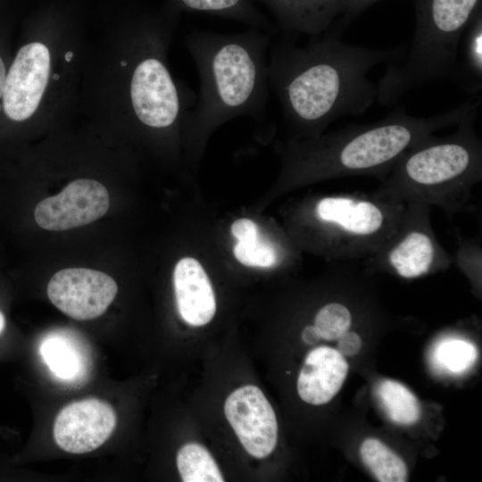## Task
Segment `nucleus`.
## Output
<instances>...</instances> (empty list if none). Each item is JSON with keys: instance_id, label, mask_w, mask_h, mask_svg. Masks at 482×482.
Segmentation results:
<instances>
[{"instance_id": "39448f33", "label": "nucleus", "mask_w": 482, "mask_h": 482, "mask_svg": "<svg viewBox=\"0 0 482 482\" xmlns=\"http://www.w3.org/2000/svg\"><path fill=\"white\" fill-rule=\"evenodd\" d=\"M414 37L403 59L387 65L377 100L390 105L411 89L434 80L454 82L462 34L481 0H413Z\"/></svg>"}, {"instance_id": "6e6552de", "label": "nucleus", "mask_w": 482, "mask_h": 482, "mask_svg": "<svg viewBox=\"0 0 482 482\" xmlns=\"http://www.w3.org/2000/svg\"><path fill=\"white\" fill-rule=\"evenodd\" d=\"M129 97L137 119L152 129H169L187 118L196 101L187 87L179 88L162 58L140 60L131 73Z\"/></svg>"}, {"instance_id": "4be33fe9", "label": "nucleus", "mask_w": 482, "mask_h": 482, "mask_svg": "<svg viewBox=\"0 0 482 482\" xmlns=\"http://www.w3.org/2000/svg\"><path fill=\"white\" fill-rule=\"evenodd\" d=\"M435 360L444 370L461 373L470 369L478 358L475 345L466 340L447 338L435 350Z\"/></svg>"}, {"instance_id": "cd10ccee", "label": "nucleus", "mask_w": 482, "mask_h": 482, "mask_svg": "<svg viewBox=\"0 0 482 482\" xmlns=\"http://www.w3.org/2000/svg\"><path fill=\"white\" fill-rule=\"evenodd\" d=\"M231 232L238 241H249L258 238V227L249 219H238L231 225Z\"/></svg>"}, {"instance_id": "a211bd4d", "label": "nucleus", "mask_w": 482, "mask_h": 482, "mask_svg": "<svg viewBox=\"0 0 482 482\" xmlns=\"http://www.w3.org/2000/svg\"><path fill=\"white\" fill-rule=\"evenodd\" d=\"M360 455L363 463L378 481H407L405 462L380 440L373 437L365 439L360 446Z\"/></svg>"}, {"instance_id": "7ed1b4c3", "label": "nucleus", "mask_w": 482, "mask_h": 482, "mask_svg": "<svg viewBox=\"0 0 482 482\" xmlns=\"http://www.w3.org/2000/svg\"><path fill=\"white\" fill-rule=\"evenodd\" d=\"M272 35L254 28L229 34L189 33L186 47L200 81L195 104L186 118L191 131L205 134L231 118L267 112Z\"/></svg>"}, {"instance_id": "473e14b6", "label": "nucleus", "mask_w": 482, "mask_h": 482, "mask_svg": "<svg viewBox=\"0 0 482 482\" xmlns=\"http://www.w3.org/2000/svg\"><path fill=\"white\" fill-rule=\"evenodd\" d=\"M128 64L126 61H120V66L125 67Z\"/></svg>"}, {"instance_id": "1a4fd4ad", "label": "nucleus", "mask_w": 482, "mask_h": 482, "mask_svg": "<svg viewBox=\"0 0 482 482\" xmlns=\"http://www.w3.org/2000/svg\"><path fill=\"white\" fill-rule=\"evenodd\" d=\"M52 303L64 314L78 320L101 316L115 298V280L99 270L70 268L57 271L47 285Z\"/></svg>"}, {"instance_id": "393cba45", "label": "nucleus", "mask_w": 482, "mask_h": 482, "mask_svg": "<svg viewBox=\"0 0 482 482\" xmlns=\"http://www.w3.org/2000/svg\"><path fill=\"white\" fill-rule=\"evenodd\" d=\"M456 249L453 255V263L457 264L470 278L480 276L482 247L477 238H468L461 233H455Z\"/></svg>"}, {"instance_id": "5701e85b", "label": "nucleus", "mask_w": 482, "mask_h": 482, "mask_svg": "<svg viewBox=\"0 0 482 482\" xmlns=\"http://www.w3.org/2000/svg\"><path fill=\"white\" fill-rule=\"evenodd\" d=\"M40 353L49 369L58 378L70 379L79 371L75 352L58 337L46 339L40 346Z\"/></svg>"}, {"instance_id": "423d86ee", "label": "nucleus", "mask_w": 482, "mask_h": 482, "mask_svg": "<svg viewBox=\"0 0 482 482\" xmlns=\"http://www.w3.org/2000/svg\"><path fill=\"white\" fill-rule=\"evenodd\" d=\"M310 211L316 245L339 262L365 259L394 235L401 222L404 203H392L362 192L320 196Z\"/></svg>"}, {"instance_id": "c85d7f7f", "label": "nucleus", "mask_w": 482, "mask_h": 482, "mask_svg": "<svg viewBox=\"0 0 482 482\" xmlns=\"http://www.w3.org/2000/svg\"><path fill=\"white\" fill-rule=\"evenodd\" d=\"M301 337L302 340L307 345H314L320 339V336L314 325H308L304 327Z\"/></svg>"}, {"instance_id": "aec40b11", "label": "nucleus", "mask_w": 482, "mask_h": 482, "mask_svg": "<svg viewBox=\"0 0 482 482\" xmlns=\"http://www.w3.org/2000/svg\"><path fill=\"white\" fill-rule=\"evenodd\" d=\"M177 467L184 482H223L212 454L197 443L184 445L177 454Z\"/></svg>"}, {"instance_id": "f03ea898", "label": "nucleus", "mask_w": 482, "mask_h": 482, "mask_svg": "<svg viewBox=\"0 0 482 482\" xmlns=\"http://www.w3.org/2000/svg\"><path fill=\"white\" fill-rule=\"evenodd\" d=\"M481 97H470L453 109L415 117L398 106L382 120L350 124L336 131L292 142L287 150L291 174L300 179L370 176L381 182L399 158L436 130L457 125L479 109Z\"/></svg>"}, {"instance_id": "f3484780", "label": "nucleus", "mask_w": 482, "mask_h": 482, "mask_svg": "<svg viewBox=\"0 0 482 482\" xmlns=\"http://www.w3.org/2000/svg\"><path fill=\"white\" fill-rule=\"evenodd\" d=\"M454 82L468 93L482 88V12L479 9L465 29L458 50Z\"/></svg>"}, {"instance_id": "6ab92c4d", "label": "nucleus", "mask_w": 482, "mask_h": 482, "mask_svg": "<svg viewBox=\"0 0 482 482\" xmlns=\"http://www.w3.org/2000/svg\"><path fill=\"white\" fill-rule=\"evenodd\" d=\"M377 394L388 418L399 425H412L420 418V405L416 396L403 384L384 379Z\"/></svg>"}, {"instance_id": "f8f14e48", "label": "nucleus", "mask_w": 482, "mask_h": 482, "mask_svg": "<svg viewBox=\"0 0 482 482\" xmlns=\"http://www.w3.org/2000/svg\"><path fill=\"white\" fill-rule=\"evenodd\" d=\"M50 54L38 42L22 46L5 77L3 108L15 121L29 119L37 110L47 85Z\"/></svg>"}, {"instance_id": "c756f323", "label": "nucleus", "mask_w": 482, "mask_h": 482, "mask_svg": "<svg viewBox=\"0 0 482 482\" xmlns=\"http://www.w3.org/2000/svg\"><path fill=\"white\" fill-rule=\"evenodd\" d=\"M5 68L3 60L0 57V98L3 96L4 81H5Z\"/></svg>"}, {"instance_id": "2f4dec72", "label": "nucleus", "mask_w": 482, "mask_h": 482, "mask_svg": "<svg viewBox=\"0 0 482 482\" xmlns=\"http://www.w3.org/2000/svg\"><path fill=\"white\" fill-rule=\"evenodd\" d=\"M72 55H73V54H72L71 52H68V53L65 54V60H66L67 62H71Z\"/></svg>"}, {"instance_id": "ddd939ff", "label": "nucleus", "mask_w": 482, "mask_h": 482, "mask_svg": "<svg viewBox=\"0 0 482 482\" xmlns=\"http://www.w3.org/2000/svg\"><path fill=\"white\" fill-rule=\"evenodd\" d=\"M116 422L114 410L104 401L89 398L73 402L56 416L54 438L65 452L87 453L101 446L111 436Z\"/></svg>"}, {"instance_id": "72a5a7b5", "label": "nucleus", "mask_w": 482, "mask_h": 482, "mask_svg": "<svg viewBox=\"0 0 482 482\" xmlns=\"http://www.w3.org/2000/svg\"><path fill=\"white\" fill-rule=\"evenodd\" d=\"M54 77L55 79H58V75L57 74H55Z\"/></svg>"}, {"instance_id": "a878e982", "label": "nucleus", "mask_w": 482, "mask_h": 482, "mask_svg": "<svg viewBox=\"0 0 482 482\" xmlns=\"http://www.w3.org/2000/svg\"><path fill=\"white\" fill-rule=\"evenodd\" d=\"M378 0H350L346 13L343 19L335 25V29L341 34L345 28L363 11Z\"/></svg>"}, {"instance_id": "20e7f679", "label": "nucleus", "mask_w": 482, "mask_h": 482, "mask_svg": "<svg viewBox=\"0 0 482 482\" xmlns=\"http://www.w3.org/2000/svg\"><path fill=\"white\" fill-rule=\"evenodd\" d=\"M479 109L445 137L430 135L407 150L370 194L392 203L437 206L451 219L463 212L482 180V141L475 130Z\"/></svg>"}, {"instance_id": "f257e3e1", "label": "nucleus", "mask_w": 482, "mask_h": 482, "mask_svg": "<svg viewBox=\"0 0 482 482\" xmlns=\"http://www.w3.org/2000/svg\"><path fill=\"white\" fill-rule=\"evenodd\" d=\"M404 54L403 46L371 49L347 44L332 28L311 36L303 46L296 37L283 35L269 49L270 88L296 136L315 137L344 115L366 112L378 93L368 71L382 62H397Z\"/></svg>"}, {"instance_id": "2eb2a0df", "label": "nucleus", "mask_w": 482, "mask_h": 482, "mask_svg": "<svg viewBox=\"0 0 482 482\" xmlns=\"http://www.w3.org/2000/svg\"><path fill=\"white\" fill-rule=\"evenodd\" d=\"M347 372V362L337 349L316 347L307 354L299 372L298 395L307 403L325 404L338 393Z\"/></svg>"}, {"instance_id": "0eeeda50", "label": "nucleus", "mask_w": 482, "mask_h": 482, "mask_svg": "<svg viewBox=\"0 0 482 482\" xmlns=\"http://www.w3.org/2000/svg\"><path fill=\"white\" fill-rule=\"evenodd\" d=\"M429 205L405 203L397 230L382 247L363 259L369 272L385 271L412 279L453 264V257L439 243L433 231Z\"/></svg>"}, {"instance_id": "b1692460", "label": "nucleus", "mask_w": 482, "mask_h": 482, "mask_svg": "<svg viewBox=\"0 0 482 482\" xmlns=\"http://www.w3.org/2000/svg\"><path fill=\"white\" fill-rule=\"evenodd\" d=\"M237 260L251 267H272L279 263L280 254L278 248L257 239L238 241L233 249Z\"/></svg>"}, {"instance_id": "4468645a", "label": "nucleus", "mask_w": 482, "mask_h": 482, "mask_svg": "<svg viewBox=\"0 0 482 482\" xmlns=\"http://www.w3.org/2000/svg\"><path fill=\"white\" fill-rule=\"evenodd\" d=\"M263 4L283 35L316 36L337 25L347 12L350 0H251Z\"/></svg>"}, {"instance_id": "7c9ffc66", "label": "nucleus", "mask_w": 482, "mask_h": 482, "mask_svg": "<svg viewBox=\"0 0 482 482\" xmlns=\"http://www.w3.org/2000/svg\"><path fill=\"white\" fill-rule=\"evenodd\" d=\"M5 326V319L4 314L0 312V334L3 332Z\"/></svg>"}, {"instance_id": "dca6fc26", "label": "nucleus", "mask_w": 482, "mask_h": 482, "mask_svg": "<svg viewBox=\"0 0 482 482\" xmlns=\"http://www.w3.org/2000/svg\"><path fill=\"white\" fill-rule=\"evenodd\" d=\"M176 303L181 318L189 325L204 326L216 312L212 283L198 261L185 257L178 262L173 273Z\"/></svg>"}, {"instance_id": "9b49d317", "label": "nucleus", "mask_w": 482, "mask_h": 482, "mask_svg": "<svg viewBox=\"0 0 482 482\" xmlns=\"http://www.w3.org/2000/svg\"><path fill=\"white\" fill-rule=\"evenodd\" d=\"M109 204V193L100 182L77 179L59 194L42 200L35 208L34 218L45 229L67 230L103 217Z\"/></svg>"}, {"instance_id": "9d476101", "label": "nucleus", "mask_w": 482, "mask_h": 482, "mask_svg": "<svg viewBox=\"0 0 482 482\" xmlns=\"http://www.w3.org/2000/svg\"><path fill=\"white\" fill-rule=\"evenodd\" d=\"M225 416L245 451L253 457L270 455L278 440V423L262 391L246 385L233 391L224 403Z\"/></svg>"}, {"instance_id": "412c9836", "label": "nucleus", "mask_w": 482, "mask_h": 482, "mask_svg": "<svg viewBox=\"0 0 482 482\" xmlns=\"http://www.w3.org/2000/svg\"><path fill=\"white\" fill-rule=\"evenodd\" d=\"M353 322V313L351 307L343 300H333L317 311L313 325L320 338L333 341L349 330Z\"/></svg>"}, {"instance_id": "f704fd0d", "label": "nucleus", "mask_w": 482, "mask_h": 482, "mask_svg": "<svg viewBox=\"0 0 482 482\" xmlns=\"http://www.w3.org/2000/svg\"><path fill=\"white\" fill-rule=\"evenodd\" d=\"M0 108H1V105H0Z\"/></svg>"}, {"instance_id": "bb28decb", "label": "nucleus", "mask_w": 482, "mask_h": 482, "mask_svg": "<svg viewBox=\"0 0 482 482\" xmlns=\"http://www.w3.org/2000/svg\"><path fill=\"white\" fill-rule=\"evenodd\" d=\"M362 347L360 336L353 331L347 330L337 339V350L343 356H353L357 354Z\"/></svg>"}]
</instances>
